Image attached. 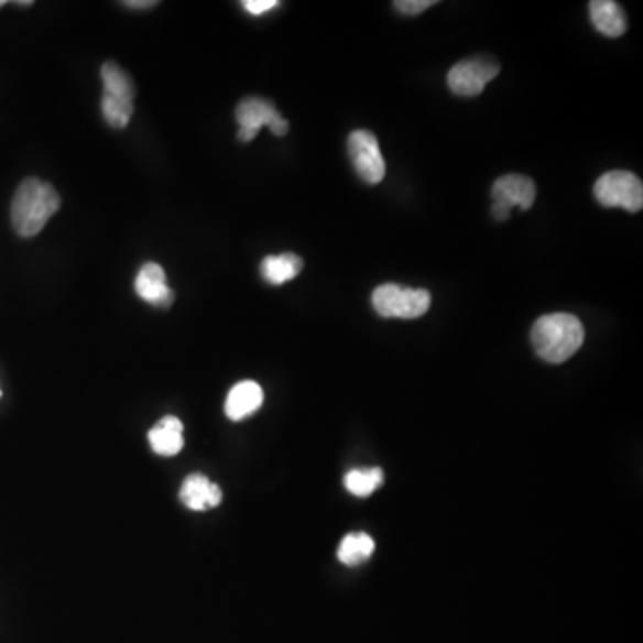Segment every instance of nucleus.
Returning a JSON list of instances; mask_svg holds the SVG:
<instances>
[{
	"label": "nucleus",
	"instance_id": "f257e3e1",
	"mask_svg": "<svg viewBox=\"0 0 643 643\" xmlns=\"http://www.w3.org/2000/svg\"><path fill=\"white\" fill-rule=\"evenodd\" d=\"M62 208V199L54 186L39 177H28L19 186L11 203V222L19 237H36L57 209Z\"/></svg>",
	"mask_w": 643,
	"mask_h": 643
},
{
	"label": "nucleus",
	"instance_id": "f03ea898",
	"mask_svg": "<svg viewBox=\"0 0 643 643\" xmlns=\"http://www.w3.org/2000/svg\"><path fill=\"white\" fill-rule=\"evenodd\" d=\"M531 341L536 355L551 364L570 360L585 341V329L579 318L568 313H553L535 322Z\"/></svg>",
	"mask_w": 643,
	"mask_h": 643
},
{
	"label": "nucleus",
	"instance_id": "7ed1b4c3",
	"mask_svg": "<svg viewBox=\"0 0 643 643\" xmlns=\"http://www.w3.org/2000/svg\"><path fill=\"white\" fill-rule=\"evenodd\" d=\"M105 94H102V115L106 122L115 129H123L134 113V83L117 63L108 62L100 68Z\"/></svg>",
	"mask_w": 643,
	"mask_h": 643
},
{
	"label": "nucleus",
	"instance_id": "20e7f679",
	"mask_svg": "<svg viewBox=\"0 0 643 643\" xmlns=\"http://www.w3.org/2000/svg\"><path fill=\"white\" fill-rule=\"evenodd\" d=\"M375 313L384 318H412L426 315L431 306L427 290L402 288L399 284H381L372 294Z\"/></svg>",
	"mask_w": 643,
	"mask_h": 643
},
{
	"label": "nucleus",
	"instance_id": "39448f33",
	"mask_svg": "<svg viewBox=\"0 0 643 643\" xmlns=\"http://www.w3.org/2000/svg\"><path fill=\"white\" fill-rule=\"evenodd\" d=\"M593 195L604 208H622L630 214H639L643 206L642 181L628 171L601 175L593 186Z\"/></svg>",
	"mask_w": 643,
	"mask_h": 643
},
{
	"label": "nucleus",
	"instance_id": "423d86ee",
	"mask_svg": "<svg viewBox=\"0 0 643 643\" xmlns=\"http://www.w3.org/2000/svg\"><path fill=\"white\" fill-rule=\"evenodd\" d=\"M499 72H501V65L493 57H470L450 68L447 85L450 91L459 97H476L482 94L490 80L499 76Z\"/></svg>",
	"mask_w": 643,
	"mask_h": 643
},
{
	"label": "nucleus",
	"instance_id": "0eeeda50",
	"mask_svg": "<svg viewBox=\"0 0 643 643\" xmlns=\"http://www.w3.org/2000/svg\"><path fill=\"white\" fill-rule=\"evenodd\" d=\"M493 217L502 222L510 218L511 208H533L536 199V186L533 179L525 175H502L493 183Z\"/></svg>",
	"mask_w": 643,
	"mask_h": 643
},
{
	"label": "nucleus",
	"instance_id": "6e6552de",
	"mask_svg": "<svg viewBox=\"0 0 643 643\" xmlns=\"http://www.w3.org/2000/svg\"><path fill=\"white\" fill-rule=\"evenodd\" d=\"M347 149H349V157L352 160L355 171L364 183L378 185L384 179L386 163L374 134L370 131H355L349 137Z\"/></svg>",
	"mask_w": 643,
	"mask_h": 643
},
{
	"label": "nucleus",
	"instance_id": "1a4fd4ad",
	"mask_svg": "<svg viewBox=\"0 0 643 643\" xmlns=\"http://www.w3.org/2000/svg\"><path fill=\"white\" fill-rule=\"evenodd\" d=\"M281 119L280 111L270 100L261 97H247L237 108V122L240 123L238 140L252 142L261 128H272Z\"/></svg>",
	"mask_w": 643,
	"mask_h": 643
},
{
	"label": "nucleus",
	"instance_id": "9d476101",
	"mask_svg": "<svg viewBox=\"0 0 643 643\" xmlns=\"http://www.w3.org/2000/svg\"><path fill=\"white\" fill-rule=\"evenodd\" d=\"M138 297L156 308H168L174 303V292L166 284V274L157 263H145L134 281Z\"/></svg>",
	"mask_w": 643,
	"mask_h": 643
},
{
	"label": "nucleus",
	"instance_id": "9b49d317",
	"mask_svg": "<svg viewBox=\"0 0 643 643\" xmlns=\"http://www.w3.org/2000/svg\"><path fill=\"white\" fill-rule=\"evenodd\" d=\"M179 499L188 510L204 511L222 502V490L203 473H192L181 487Z\"/></svg>",
	"mask_w": 643,
	"mask_h": 643
},
{
	"label": "nucleus",
	"instance_id": "f8f14e48",
	"mask_svg": "<svg viewBox=\"0 0 643 643\" xmlns=\"http://www.w3.org/2000/svg\"><path fill=\"white\" fill-rule=\"evenodd\" d=\"M265 401L263 389L254 381H241L235 384L226 399V415L229 421H246L247 416L254 415Z\"/></svg>",
	"mask_w": 643,
	"mask_h": 643
},
{
	"label": "nucleus",
	"instance_id": "ddd939ff",
	"mask_svg": "<svg viewBox=\"0 0 643 643\" xmlns=\"http://www.w3.org/2000/svg\"><path fill=\"white\" fill-rule=\"evenodd\" d=\"M185 426L177 416H165L149 431V444L160 456H175L185 447Z\"/></svg>",
	"mask_w": 643,
	"mask_h": 643
},
{
	"label": "nucleus",
	"instance_id": "4468645a",
	"mask_svg": "<svg viewBox=\"0 0 643 643\" xmlns=\"http://www.w3.org/2000/svg\"><path fill=\"white\" fill-rule=\"evenodd\" d=\"M590 19L593 28L608 39H619L628 29L624 10L613 0L590 2Z\"/></svg>",
	"mask_w": 643,
	"mask_h": 643
},
{
	"label": "nucleus",
	"instance_id": "2eb2a0df",
	"mask_svg": "<svg viewBox=\"0 0 643 643\" xmlns=\"http://www.w3.org/2000/svg\"><path fill=\"white\" fill-rule=\"evenodd\" d=\"M304 269L303 258L294 252H283L277 255H266L261 261V275L270 284H284L295 280Z\"/></svg>",
	"mask_w": 643,
	"mask_h": 643
},
{
	"label": "nucleus",
	"instance_id": "dca6fc26",
	"mask_svg": "<svg viewBox=\"0 0 643 643\" xmlns=\"http://www.w3.org/2000/svg\"><path fill=\"white\" fill-rule=\"evenodd\" d=\"M374 540L370 538L364 533H352L341 540L340 547H338V559H340L347 567H356L374 554Z\"/></svg>",
	"mask_w": 643,
	"mask_h": 643
},
{
	"label": "nucleus",
	"instance_id": "f3484780",
	"mask_svg": "<svg viewBox=\"0 0 643 643\" xmlns=\"http://www.w3.org/2000/svg\"><path fill=\"white\" fill-rule=\"evenodd\" d=\"M383 484V470H350L346 476V488L352 495L369 497Z\"/></svg>",
	"mask_w": 643,
	"mask_h": 643
},
{
	"label": "nucleus",
	"instance_id": "a211bd4d",
	"mask_svg": "<svg viewBox=\"0 0 643 643\" xmlns=\"http://www.w3.org/2000/svg\"><path fill=\"white\" fill-rule=\"evenodd\" d=\"M431 6H435V0H397L393 2V8L402 14H421Z\"/></svg>",
	"mask_w": 643,
	"mask_h": 643
},
{
	"label": "nucleus",
	"instance_id": "6ab92c4d",
	"mask_svg": "<svg viewBox=\"0 0 643 643\" xmlns=\"http://www.w3.org/2000/svg\"><path fill=\"white\" fill-rule=\"evenodd\" d=\"M241 6H243L249 13L260 17V14L277 8L280 2H277V0H247V2H243Z\"/></svg>",
	"mask_w": 643,
	"mask_h": 643
},
{
	"label": "nucleus",
	"instance_id": "aec40b11",
	"mask_svg": "<svg viewBox=\"0 0 643 643\" xmlns=\"http://www.w3.org/2000/svg\"><path fill=\"white\" fill-rule=\"evenodd\" d=\"M156 4L157 2H151V0H148V2H145V0H142V2H137V0H133V2H123V6L134 8V10H149V8Z\"/></svg>",
	"mask_w": 643,
	"mask_h": 643
},
{
	"label": "nucleus",
	"instance_id": "412c9836",
	"mask_svg": "<svg viewBox=\"0 0 643 643\" xmlns=\"http://www.w3.org/2000/svg\"><path fill=\"white\" fill-rule=\"evenodd\" d=\"M4 4H6L4 0H0V8H2V6Z\"/></svg>",
	"mask_w": 643,
	"mask_h": 643
}]
</instances>
